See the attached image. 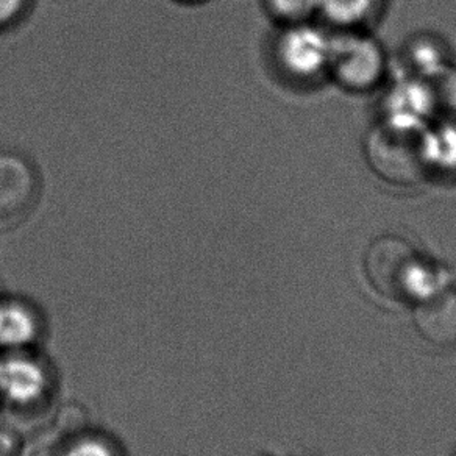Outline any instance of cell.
I'll return each instance as SVG.
<instances>
[{"label":"cell","mask_w":456,"mask_h":456,"mask_svg":"<svg viewBox=\"0 0 456 456\" xmlns=\"http://www.w3.org/2000/svg\"><path fill=\"white\" fill-rule=\"evenodd\" d=\"M364 273L375 291L394 302H419L443 289L437 273L397 236H383L369 246Z\"/></svg>","instance_id":"6da1fadb"},{"label":"cell","mask_w":456,"mask_h":456,"mask_svg":"<svg viewBox=\"0 0 456 456\" xmlns=\"http://www.w3.org/2000/svg\"><path fill=\"white\" fill-rule=\"evenodd\" d=\"M39 182L32 165L20 155L0 152V224L24 219L38 200Z\"/></svg>","instance_id":"3957f363"},{"label":"cell","mask_w":456,"mask_h":456,"mask_svg":"<svg viewBox=\"0 0 456 456\" xmlns=\"http://www.w3.org/2000/svg\"><path fill=\"white\" fill-rule=\"evenodd\" d=\"M368 157L379 175L393 183L411 184L424 177V142L406 128H377L369 136Z\"/></svg>","instance_id":"7a4b0ae2"},{"label":"cell","mask_w":456,"mask_h":456,"mask_svg":"<svg viewBox=\"0 0 456 456\" xmlns=\"http://www.w3.org/2000/svg\"><path fill=\"white\" fill-rule=\"evenodd\" d=\"M0 456H13V443L2 428H0Z\"/></svg>","instance_id":"9c48e42d"},{"label":"cell","mask_w":456,"mask_h":456,"mask_svg":"<svg viewBox=\"0 0 456 456\" xmlns=\"http://www.w3.org/2000/svg\"><path fill=\"white\" fill-rule=\"evenodd\" d=\"M70 435L61 430L43 431L22 445L20 456H70Z\"/></svg>","instance_id":"5b68a950"},{"label":"cell","mask_w":456,"mask_h":456,"mask_svg":"<svg viewBox=\"0 0 456 456\" xmlns=\"http://www.w3.org/2000/svg\"><path fill=\"white\" fill-rule=\"evenodd\" d=\"M267 4L273 13L281 20H297L298 16L304 18L310 13L313 0H267Z\"/></svg>","instance_id":"52a82bcc"},{"label":"cell","mask_w":456,"mask_h":456,"mask_svg":"<svg viewBox=\"0 0 456 456\" xmlns=\"http://www.w3.org/2000/svg\"><path fill=\"white\" fill-rule=\"evenodd\" d=\"M178 2H186V4H192V2H200V0H178Z\"/></svg>","instance_id":"30bf717a"},{"label":"cell","mask_w":456,"mask_h":456,"mask_svg":"<svg viewBox=\"0 0 456 456\" xmlns=\"http://www.w3.org/2000/svg\"><path fill=\"white\" fill-rule=\"evenodd\" d=\"M414 327L437 349L456 347V291L441 289L419 300L412 313Z\"/></svg>","instance_id":"277c9868"},{"label":"cell","mask_w":456,"mask_h":456,"mask_svg":"<svg viewBox=\"0 0 456 456\" xmlns=\"http://www.w3.org/2000/svg\"><path fill=\"white\" fill-rule=\"evenodd\" d=\"M24 0H0V27L16 20L20 14Z\"/></svg>","instance_id":"ba28073f"},{"label":"cell","mask_w":456,"mask_h":456,"mask_svg":"<svg viewBox=\"0 0 456 456\" xmlns=\"http://www.w3.org/2000/svg\"><path fill=\"white\" fill-rule=\"evenodd\" d=\"M30 322L20 311L0 310V339L22 341L30 333Z\"/></svg>","instance_id":"8992f818"}]
</instances>
